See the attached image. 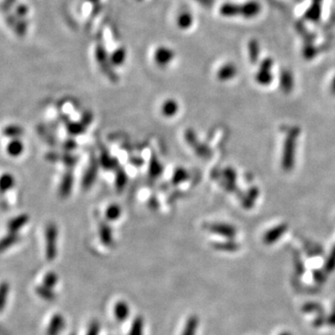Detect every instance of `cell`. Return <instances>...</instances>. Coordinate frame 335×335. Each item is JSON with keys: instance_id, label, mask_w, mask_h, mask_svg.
Listing matches in <instances>:
<instances>
[{"instance_id": "1", "label": "cell", "mask_w": 335, "mask_h": 335, "mask_svg": "<svg viewBox=\"0 0 335 335\" xmlns=\"http://www.w3.org/2000/svg\"><path fill=\"white\" fill-rule=\"evenodd\" d=\"M300 130L298 128L290 129V132L286 137L284 144V152L282 157V168L285 171H290L294 165L295 156L296 139L299 136Z\"/></svg>"}, {"instance_id": "2", "label": "cell", "mask_w": 335, "mask_h": 335, "mask_svg": "<svg viewBox=\"0 0 335 335\" xmlns=\"http://www.w3.org/2000/svg\"><path fill=\"white\" fill-rule=\"evenodd\" d=\"M94 55L100 68L102 69L106 76L113 79L115 77V72L113 70L114 66L110 61V54H108L107 51L102 42L97 43Z\"/></svg>"}, {"instance_id": "3", "label": "cell", "mask_w": 335, "mask_h": 335, "mask_svg": "<svg viewBox=\"0 0 335 335\" xmlns=\"http://www.w3.org/2000/svg\"><path fill=\"white\" fill-rule=\"evenodd\" d=\"M175 58V51L168 46H159L154 51V62L160 67L169 65Z\"/></svg>"}, {"instance_id": "4", "label": "cell", "mask_w": 335, "mask_h": 335, "mask_svg": "<svg viewBox=\"0 0 335 335\" xmlns=\"http://www.w3.org/2000/svg\"><path fill=\"white\" fill-rule=\"evenodd\" d=\"M261 11V4L257 0H249L241 4V16L246 19L257 17Z\"/></svg>"}, {"instance_id": "5", "label": "cell", "mask_w": 335, "mask_h": 335, "mask_svg": "<svg viewBox=\"0 0 335 335\" xmlns=\"http://www.w3.org/2000/svg\"><path fill=\"white\" fill-rule=\"evenodd\" d=\"M219 12L222 17L234 18L241 16V4L227 2L221 5Z\"/></svg>"}, {"instance_id": "6", "label": "cell", "mask_w": 335, "mask_h": 335, "mask_svg": "<svg viewBox=\"0 0 335 335\" xmlns=\"http://www.w3.org/2000/svg\"><path fill=\"white\" fill-rule=\"evenodd\" d=\"M238 73V68L233 63H225L217 72V77L221 81L232 80Z\"/></svg>"}, {"instance_id": "7", "label": "cell", "mask_w": 335, "mask_h": 335, "mask_svg": "<svg viewBox=\"0 0 335 335\" xmlns=\"http://www.w3.org/2000/svg\"><path fill=\"white\" fill-rule=\"evenodd\" d=\"M194 17L191 12L188 11H182L180 12L176 17L177 27L181 30H188L193 26Z\"/></svg>"}, {"instance_id": "8", "label": "cell", "mask_w": 335, "mask_h": 335, "mask_svg": "<svg viewBox=\"0 0 335 335\" xmlns=\"http://www.w3.org/2000/svg\"><path fill=\"white\" fill-rule=\"evenodd\" d=\"M286 230H287L286 225H279L278 227L270 229L264 236L265 242L267 244H272L274 242H276L278 239H279V238L286 232Z\"/></svg>"}, {"instance_id": "9", "label": "cell", "mask_w": 335, "mask_h": 335, "mask_svg": "<svg viewBox=\"0 0 335 335\" xmlns=\"http://www.w3.org/2000/svg\"><path fill=\"white\" fill-rule=\"evenodd\" d=\"M27 221H28V216L21 214L17 217L12 218V220L8 222L7 228H8L9 232L17 233L21 228H23L26 225Z\"/></svg>"}, {"instance_id": "10", "label": "cell", "mask_w": 335, "mask_h": 335, "mask_svg": "<svg viewBox=\"0 0 335 335\" xmlns=\"http://www.w3.org/2000/svg\"><path fill=\"white\" fill-rule=\"evenodd\" d=\"M127 60V51L123 47H119L111 52L110 61L113 66H120Z\"/></svg>"}, {"instance_id": "11", "label": "cell", "mask_w": 335, "mask_h": 335, "mask_svg": "<svg viewBox=\"0 0 335 335\" xmlns=\"http://www.w3.org/2000/svg\"><path fill=\"white\" fill-rule=\"evenodd\" d=\"M19 240H20V236L18 233L9 232V234L5 235L2 239H0V252L9 250L13 245L16 244Z\"/></svg>"}, {"instance_id": "12", "label": "cell", "mask_w": 335, "mask_h": 335, "mask_svg": "<svg viewBox=\"0 0 335 335\" xmlns=\"http://www.w3.org/2000/svg\"><path fill=\"white\" fill-rule=\"evenodd\" d=\"M280 86L282 90L288 93L292 91V88L294 85V80H293V76L289 70H284L280 74Z\"/></svg>"}, {"instance_id": "13", "label": "cell", "mask_w": 335, "mask_h": 335, "mask_svg": "<svg viewBox=\"0 0 335 335\" xmlns=\"http://www.w3.org/2000/svg\"><path fill=\"white\" fill-rule=\"evenodd\" d=\"M63 318L60 315H55L51 318V323L48 328V335H58L63 329Z\"/></svg>"}, {"instance_id": "14", "label": "cell", "mask_w": 335, "mask_h": 335, "mask_svg": "<svg viewBox=\"0 0 335 335\" xmlns=\"http://www.w3.org/2000/svg\"><path fill=\"white\" fill-rule=\"evenodd\" d=\"M248 51H249V58L252 63H256L259 60L260 55V44L258 40L252 39L248 43Z\"/></svg>"}, {"instance_id": "15", "label": "cell", "mask_w": 335, "mask_h": 335, "mask_svg": "<svg viewBox=\"0 0 335 335\" xmlns=\"http://www.w3.org/2000/svg\"><path fill=\"white\" fill-rule=\"evenodd\" d=\"M321 16V6L318 2H314L312 6L307 9L305 13V18L311 22H318Z\"/></svg>"}, {"instance_id": "16", "label": "cell", "mask_w": 335, "mask_h": 335, "mask_svg": "<svg viewBox=\"0 0 335 335\" xmlns=\"http://www.w3.org/2000/svg\"><path fill=\"white\" fill-rule=\"evenodd\" d=\"M15 184V179L11 173H4L0 176V192L5 193Z\"/></svg>"}, {"instance_id": "17", "label": "cell", "mask_w": 335, "mask_h": 335, "mask_svg": "<svg viewBox=\"0 0 335 335\" xmlns=\"http://www.w3.org/2000/svg\"><path fill=\"white\" fill-rule=\"evenodd\" d=\"M23 142H21L18 139H13L12 142H10L7 146V152L12 156V157H18L21 154L23 153Z\"/></svg>"}, {"instance_id": "18", "label": "cell", "mask_w": 335, "mask_h": 335, "mask_svg": "<svg viewBox=\"0 0 335 335\" xmlns=\"http://www.w3.org/2000/svg\"><path fill=\"white\" fill-rule=\"evenodd\" d=\"M10 293V284L7 281H2L0 283V313L6 307L8 297Z\"/></svg>"}, {"instance_id": "19", "label": "cell", "mask_w": 335, "mask_h": 335, "mask_svg": "<svg viewBox=\"0 0 335 335\" xmlns=\"http://www.w3.org/2000/svg\"><path fill=\"white\" fill-rule=\"evenodd\" d=\"M255 80L258 84L262 86L269 85L273 80V75L271 71H266V70H261L256 73Z\"/></svg>"}, {"instance_id": "20", "label": "cell", "mask_w": 335, "mask_h": 335, "mask_svg": "<svg viewBox=\"0 0 335 335\" xmlns=\"http://www.w3.org/2000/svg\"><path fill=\"white\" fill-rule=\"evenodd\" d=\"M23 130L18 125H9L4 128L3 134L4 136L12 138V139H18L21 135H23Z\"/></svg>"}, {"instance_id": "21", "label": "cell", "mask_w": 335, "mask_h": 335, "mask_svg": "<svg viewBox=\"0 0 335 335\" xmlns=\"http://www.w3.org/2000/svg\"><path fill=\"white\" fill-rule=\"evenodd\" d=\"M35 291L39 295L44 299V300H47V301H51L54 299V293L53 291H51V288H48L46 286H39L35 288Z\"/></svg>"}, {"instance_id": "22", "label": "cell", "mask_w": 335, "mask_h": 335, "mask_svg": "<svg viewBox=\"0 0 335 335\" xmlns=\"http://www.w3.org/2000/svg\"><path fill=\"white\" fill-rule=\"evenodd\" d=\"M56 280H57L56 276L53 273H50L44 278V286L48 288H52L54 285L56 284Z\"/></svg>"}, {"instance_id": "23", "label": "cell", "mask_w": 335, "mask_h": 335, "mask_svg": "<svg viewBox=\"0 0 335 335\" xmlns=\"http://www.w3.org/2000/svg\"><path fill=\"white\" fill-rule=\"evenodd\" d=\"M317 54V50L315 49V47L313 45L307 46L304 50V56L307 59H311V58L315 57Z\"/></svg>"}, {"instance_id": "24", "label": "cell", "mask_w": 335, "mask_h": 335, "mask_svg": "<svg viewBox=\"0 0 335 335\" xmlns=\"http://www.w3.org/2000/svg\"><path fill=\"white\" fill-rule=\"evenodd\" d=\"M274 64V61L272 58H266L265 60L262 61L261 64H260V69L261 70H266V71H271Z\"/></svg>"}, {"instance_id": "25", "label": "cell", "mask_w": 335, "mask_h": 335, "mask_svg": "<svg viewBox=\"0 0 335 335\" xmlns=\"http://www.w3.org/2000/svg\"><path fill=\"white\" fill-rule=\"evenodd\" d=\"M196 1L205 8H210L213 4V0H196Z\"/></svg>"}, {"instance_id": "26", "label": "cell", "mask_w": 335, "mask_h": 335, "mask_svg": "<svg viewBox=\"0 0 335 335\" xmlns=\"http://www.w3.org/2000/svg\"><path fill=\"white\" fill-rule=\"evenodd\" d=\"M330 91L332 92V94H335V76L334 78L331 80V84H330Z\"/></svg>"}, {"instance_id": "27", "label": "cell", "mask_w": 335, "mask_h": 335, "mask_svg": "<svg viewBox=\"0 0 335 335\" xmlns=\"http://www.w3.org/2000/svg\"><path fill=\"white\" fill-rule=\"evenodd\" d=\"M87 2H90L92 5H96V4H99L101 3V0H86Z\"/></svg>"}, {"instance_id": "28", "label": "cell", "mask_w": 335, "mask_h": 335, "mask_svg": "<svg viewBox=\"0 0 335 335\" xmlns=\"http://www.w3.org/2000/svg\"><path fill=\"white\" fill-rule=\"evenodd\" d=\"M322 0H314V2H318V3H320Z\"/></svg>"}, {"instance_id": "29", "label": "cell", "mask_w": 335, "mask_h": 335, "mask_svg": "<svg viewBox=\"0 0 335 335\" xmlns=\"http://www.w3.org/2000/svg\"><path fill=\"white\" fill-rule=\"evenodd\" d=\"M138 1H142V0H138Z\"/></svg>"}]
</instances>
